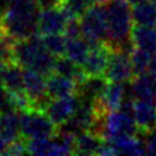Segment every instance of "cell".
<instances>
[{
    "instance_id": "35",
    "label": "cell",
    "mask_w": 156,
    "mask_h": 156,
    "mask_svg": "<svg viewBox=\"0 0 156 156\" xmlns=\"http://www.w3.org/2000/svg\"><path fill=\"white\" fill-rule=\"evenodd\" d=\"M9 64V62H4V61H0V76H2V73H3V70L5 69V66Z\"/></svg>"
},
{
    "instance_id": "7",
    "label": "cell",
    "mask_w": 156,
    "mask_h": 156,
    "mask_svg": "<svg viewBox=\"0 0 156 156\" xmlns=\"http://www.w3.org/2000/svg\"><path fill=\"white\" fill-rule=\"evenodd\" d=\"M104 76L108 82H131L134 78V72L130 61V52L112 50Z\"/></svg>"
},
{
    "instance_id": "15",
    "label": "cell",
    "mask_w": 156,
    "mask_h": 156,
    "mask_svg": "<svg viewBox=\"0 0 156 156\" xmlns=\"http://www.w3.org/2000/svg\"><path fill=\"white\" fill-rule=\"evenodd\" d=\"M77 82L65 76L52 73L47 77V94L51 99L74 95L77 94Z\"/></svg>"
},
{
    "instance_id": "8",
    "label": "cell",
    "mask_w": 156,
    "mask_h": 156,
    "mask_svg": "<svg viewBox=\"0 0 156 156\" xmlns=\"http://www.w3.org/2000/svg\"><path fill=\"white\" fill-rule=\"evenodd\" d=\"M23 78H25V91L34 104V108L44 109L46 104L51 98L47 94V78L33 69L23 68Z\"/></svg>"
},
{
    "instance_id": "20",
    "label": "cell",
    "mask_w": 156,
    "mask_h": 156,
    "mask_svg": "<svg viewBox=\"0 0 156 156\" xmlns=\"http://www.w3.org/2000/svg\"><path fill=\"white\" fill-rule=\"evenodd\" d=\"M131 95L134 99H144L155 101V91H156V80L148 74H139L131 80Z\"/></svg>"
},
{
    "instance_id": "29",
    "label": "cell",
    "mask_w": 156,
    "mask_h": 156,
    "mask_svg": "<svg viewBox=\"0 0 156 156\" xmlns=\"http://www.w3.org/2000/svg\"><path fill=\"white\" fill-rule=\"evenodd\" d=\"M64 35L66 37V39L83 37L80 20H78V18H69V21H68L66 26H65V30H64Z\"/></svg>"
},
{
    "instance_id": "36",
    "label": "cell",
    "mask_w": 156,
    "mask_h": 156,
    "mask_svg": "<svg viewBox=\"0 0 156 156\" xmlns=\"http://www.w3.org/2000/svg\"><path fill=\"white\" fill-rule=\"evenodd\" d=\"M143 2H146V0H129V3L131 5H135V4H139V3H143Z\"/></svg>"
},
{
    "instance_id": "6",
    "label": "cell",
    "mask_w": 156,
    "mask_h": 156,
    "mask_svg": "<svg viewBox=\"0 0 156 156\" xmlns=\"http://www.w3.org/2000/svg\"><path fill=\"white\" fill-rule=\"evenodd\" d=\"M83 38L91 47L105 43L108 39V22L103 4H94L80 18Z\"/></svg>"
},
{
    "instance_id": "21",
    "label": "cell",
    "mask_w": 156,
    "mask_h": 156,
    "mask_svg": "<svg viewBox=\"0 0 156 156\" xmlns=\"http://www.w3.org/2000/svg\"><path fill=\"white\" fill-rule=\"evenodd\" d=\"M131 42L135 47L143 48L151 53L156 52V29L152 26L134 25L131 30Z\"/></svg>"
},
{
    "instance_id": "9",
    "label": "cell",
    "mask_w": 156,
    "mask_h": 156,
    "mask_svg": "<svg viewBox=\"0 0 156 156\" xmlns=\"http://www.w3.org/2000/svg\"><path fill=\"white\" fill-rule=\"evenodd\" d=\"M77 105H78L77 94L62 96V98H55V99H50V101L46 104L44 112L53 121V124L58 126V128H61L74 115Z\"/></svg>"
},
{
    "instance_id": "2",
    "label": "cell",
    "mask_w": 156,
    "mask_h": 156,
    "mask_svg": "<svg viewBox=\"0 0 156 156\" xmlns=\"http://www.w3.org/2000/svg\"><path fill=\"white\" fill-rule=\"evenodd\" d=\"M38 5L35 0H13L4 12V34L21 41L38 33Z\"/></svg>"
},
{
    "instance_id": "19",
    "label": "cell",
    "mask_w": 156,
    "mask_h": 156,
    "mask_svg": "<svg viewBox=\"0 0 156 156\" xmlns=\"http://www.w3.org/2000/svg\"><path fill=\"white\" fill-rule=\"evenodd\" d=\"M104 139L94 130H83L77 133L74 155H96Z\"/></svg>"
},
{
    "instance_id": "17",
    "label": "cell",
    "mask_w": 156,
    "mask_h": 156,
    "mask_svg": "<svg viewBox=\"0 0 156 156\" xmlns=\"http://www.w3.org/2000/svg\"><path fill=\"white\" fill-rule=\"evenodd\" d=\"M18 113V111L0 112V138L7 140L8 143H12L16 139L21 138Z\"/></svg>"
},
{
    "instance_id": "24",
    "label": "cell",
    "mask_w": 156,
    "mask_h": 156,
    "mask_svg": "<svg viewBox=\"0 0 156 156\" xmlns=\"http://www.w3.org/2000/svg\"><path fill=\"white\" fill-rule=\"evenodd\" d=\"M90 50H91V46L83 37L68 39L65 56H68L70 60L77 62V64L82 65L85 62L87 55H89Z\"/></svg>"
},
{
    "instance_id": "13",
    "label": "cell",
    "mask_w": 156,
    "mask_h": 156,
    "mask_svg": "<svg viewBox=\"0 0 156 156\" xmlns=\"http://www.w3.org/2000/svg\"><path fill=\"white\" fill-rule=\"evenodd\" d=\"M133 117L139 128V134L156 128V103L154 100L135 99Z\"/></svg>"
},
{
    "instance_id": "39",
    "label": "cell",
    "mask_w": 156,
    "mask_h": 156,
    "mask_svg": "<svg viewBox=\"0 0 156 156\" xmlns=\"http://www.w3.org/2000/svg\"><path fill=\"white\" fill-rule=\"evenodd\" d=\"M155 103H156V91H155Z\"/></svg>"
},
{
    "instance_id": "25",
    "label": "cell",
    "mask_w": 156,
    "mask_h": 156,
    "mask_svg": "<svg viewBox=\"0 0 156 156\" xmlns=\"http://www.w3.org/2000/svg\"><path fill=\"white\" fill-rule=\"evenodd\" d=\"M151 58H152V53L151 52L134 46V48L130 51V61H131V66H133L134 77L139 74H144V73L148 72Z\"/></svg>"
},
{
    "instance_id": "37",
    "label": "cell",
    "mask_w": 156,
    "mask_h": 156,
    "mask_svg": "<svg viewBox=\"0 0 156 156\" xmlns=\"http://www.w3.org/2000/svg\"><path fill=\"white\" fill-rule=\"evenodd\" d=\"M92 4H104L107 0H91Z\"/></svg>"
},
{
    "instance_id": "5",
    "label": "cell",
    "mask_w": 156,
    "mask_h": 156,
    "mask_svg": "<svg viewBox=\"0 0 156 156\" xmlns=\"http://www.w3.org/2000/svg\"><path fill=\"white\" fill-rule=\"evenodd\" d=\"M20 129L21 136L25 139L52 138L60 130V128L47 116L44 109L39 108L20 112Z\"/></svg>"
},
{
    "instance_id": "33",
    "label": "cell",
    "mask_w": 156,
    "mask_h": 156,
    "mask_svg": "<svg viewBox=\"0 0 156 156\" xmlns=\"http://www.w3.org/2000/svg\"><path fill=\"white\" fill-rule=\"evenodd\" d=\"M148 74H151L156 80V52L152 53V58H151V64L148 68Z\"/></svg>"
},
{
    "instance_id": "23",
    "label": "cell",
    "mask_w": 156,
    "mask_h": 156,
    "mask_svg": "<svg viewBox=\"0 0 156 156\" xmlns=\"http://www.w3.org/2000/svg\"><path fill=\"white\" fill-rule=\"evenodd\" d=\"M53 73H57V74L72 78V80H74L77 83H80L81 81H83L87 76L83 70V68H82V65L70 60L68 56L56 57V64H55V70H53Z\"/></svg>"
},
{
    "instance_id": "16",
    "label": "cell",
    "mask_w": 156,
    "mask_h": 156,
    "mask_svg": "<svg viewBox=\"0 0 156 156\" xmlns=\"http://www.w3.org/2000/svg\"><path fill=\"white\" fill-rule=\"evenodd\" d=\"M0 82L5 87L9 94L25 91V78H23V68L12 61L5 66L0 76Z\"/></svg>"
},
{
    "instance_id": "34",
    "label": "cell",
    "mask_w": 156,
    "mask_h": 156,
    "mask_svg": "<svg viewBox=\"0 0 156 156\" xmlns=\"http://www.w3.org/2000/svg\"><path fill=\"white\" fill-rule=\"evenodd\" d=\"M4 34V12L0 7V35Z\"/></svg>"
},
{
    "instance_id": "1",
    "label": "cell",
    "mask_w": 156,
    "mask_h": 156,
    "mask_svg": "<svg viewBox=\"0 0 156 156\" xmlns=\"http://www.w3.org/2000/svg\"><path fill=\"white\" fill-rule=\"evenodd\" d=\"M130 5L129 0H107L104 3L108 22V39L105 43L112 50L130 52L134 48L131 42L134 21Z\"/></svg>"
},
{
    "instance_id": "31",
    "label": "cell",
    "mask_w": 156,
    "mask_h": 156,
    "mask_svg": "<svg viewBox=\"0 0 156 156\" xmlns=\"http://www.w3.org/2000/svg\"><path fill=\"white\" fill-rule=\"evenodd\" d=\"M143 135V140L146 144V151L148 155H156V128L146 131Z\"/></svg>"
},
{
    "instance_id": "18",
    "label": "cell",
    "mask_w": 156,
    "mask_h": 156,
    "mask_svg": "<svg viewBox=\"0 0 156 156\" xmlns=\"http://www.w3.org/2000/svg\"><path fill=\"white\" fill-rule=\"evenodd\" d=\"M116 155H143L147 154L144 140L136 135H120L109 140Z\"/></svg>"
},
{
    "instance_id": "38",
    "label": "cell",
    "mask_w": 156,
    "mask_h": 156,
    "mask_svg": "<svg viewBox=\"0 0 156 156\" xmlns=\"http://www.w3.org/2000/svg\"><path fill=\"white\" fill-rule=\"evenodd\" d=\"M5 3H11V2H13V0H4Z\"/></svg>"
},
{
    "instance_id": "30",
    "label": "cell",
    "mask_w": 156,
    "mask_h": 156,
    "mask_svg": "<svg viewBox=\"0 0 156 156\" xmlns=\"http://www.w3.org/2000/svg\"><path fill=\"white\" fill-rule=\"evenodd\" d=\"M5 111H16V109L13 108L11 94L0 82V112H5Z\"/></svg>"
},
{
    "instance_id": "12",
    "label": "cell",
    "mask_w": 156,
    "mask_h": 156,
    "mask_svg": "<svg viewBox=\"0 0 156 156\" xmlns=\"http://www.w3.org/2000/svg\"><path fill=\"white\" fill-rule=\"evenodd\" d=\"M112 48L107 43H101L95 47H91V50L87 55L85 62L82 64V68L87 76L95 74H104L109 61Z\"/></svg>"
},
{
    "instance_id": "3",
    "label": "cell",
    "mask_w": 156,
    "mask_h": 156,
    "mask_svg": "<svg viewBox=\"0 0 156 156\" xmlns=\"http://www.w3.org/2000/svg\"><path fill=\"white\" fill-rule=\"evenodd\" d=\"M13 61H16L22 68L33 69L48 77L55 70L56 56L44 47L42 35L37 33L30 38L14 41Z\"/></svg>"
},
{
    "instance_id": "14",
    "label": "cell",
    "mask_w": 156,
    "mask_h": 156,
    "mask_svg": "<svg viewBox=\"0 0 156 156\" xmlns=\"http://www.w3.org/2000/svg\"><path fill=\"white\" fill-rule=\"evenodd\" d=\"M108 83V80L103 74L86 76L85 80L78 83L77 95L80 98H83V99L95 101L104 94Z\"/></svg>"
},
{
    "instance_id": "11",
    "label": "cell",
    "mask_w": 156,
    "mask_h": 156,
    "mask_svg": "<svg viewBox=\"0 0 156 156\" xmlns=\"http://www.w3.org/2000/svg\"><path fill=\"white\" fill-rule=\"evenodd\" d=\"M125 99L126 87L124 82H109L104 94L94 101V105L98 115L103 116L109 111L120 109Z\"/></svg>"
},
{
    "instance_id": "27",
    "label": "cell",
    "mask_w": 156,
    "mask_h": 156,
    "mask_svg": "<svg viewBox=\"0 0 156 156\" xmlns=\"http://www.w3.org/2000/svg\"><path fill=\"white\" fill-rule=\"evenodd\" d=\"M91 0H64L62 8L69 18H81L87 9L91 7Z\"/></svg>"
},
{
    "instance_id": "40",
    "label": "cell",
    "mask_w": 156,
    "mask_h": 156,
    "mask_svg": "<svg viewBox=\"0 0 156 156\" xmlns=\"http://www.w3.org/2000/svg\"><path fill=\"white\" fill-rule=\"evenodd\" d=\"M155 26H156V25H155Z\"/></svg>"
},
{
    "instance_id": "28",
    "label": "cell",
    "mask_w": 156,
    "mask_h": 156,
    "mask_svg": "<svg viewBox=\"0 0 156 156\" xmlns=\"http://www.w3.org/2000/svg\"><path fill=\"white\" fill-rule=\"evenodd\" d=\"M52 138H34L26 139L27 152L31 155H48Z\"/></svg>"
},
{
    "instance_id": "32",
    "label": "cell",
    "mask_w": 156,
    "mask_h": 156,
    "mask_svg": "<svg viewBox=\"0 0 156 156\" xmlns=\"http://www.w3.org/2000/svg\"><path fill=\"white\" fill-rule=\"evenodd\" d=\"M64 0H35L37 5L39 8V11L43 9H50V8H56V7H61Z\"/></svg>"
},
{
    "instance_id": "10",
    "label": "cell",
    "mask_w": 156,
    "mask_h": 156,
    "mask_svg": "<svg viewBox=\"0 0 156 156\" xmlns=\"http://www.w3.org/2000/svg\"><path fill=\"white\" fill-rule=\"evenodd\" d=\"M69 17L62 7L50 8L39 11L38 16V33L42 35L55 33H64Z\"/></svg>"
},
{
    "instance_id": "26",
    "label": "cell",
    "mask_w": 156,
    "mask_h": 156,
    "mask_svg": "<svg viewBox=\"0 0 156 156\" xmlns=\"http://www.w3.org/2000/svg\"><path fill=\"white\" fill-rule=\"evenodd\" d=\"M42 41H43L44 47L52 53V55H55L56 57L65 55L68 39H66L65 35H61V33L46 34V35H42Z\"/></svg>"
},
{
    "instance_id": "4",
    "label": "cell",
    "mask_w": 156,
    "mask_h": 156,
    "mask_svg": "<svg viewBox=\"0 0 156 156\" xmlns=\"http://www.w3.org/2000/svg\"><path fill=\"white\" fill-rule=\"evenodd\" d=\"M92 130L107 140H111L120 135L139 134V128L133 115L121 108L116 111H109L105 115L99 116Z\"/></svg>"
},
{
    "instance_id": "22",
    "label": "cell",
    "mask_w": 156,
    "mask_h": 156,
    "mask_svg": "<svg viewBox=\"0 0 156 156\" xmlns=\"http://www.w3.org/2000/svg\"><path fill=\"white\" fill-rule=\"evenodd\" d=\"M134 25L139 26H155L156 25V3L146 0L135 4L131 9Z\"/></svg>"
}]
</instances>
